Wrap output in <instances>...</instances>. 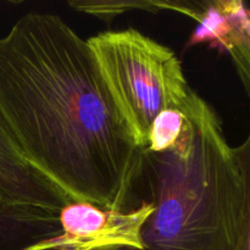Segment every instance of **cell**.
I'll return each mask as SVG.
<instances>
[{"label":"cell","mask_w":250,"mask_h":250,"mask_svg":"<svg viewBox=\"0 0 250 250\" xmlns=\"http://www.w3.org/2000/svg\"><path fill=\"white\" fill-rule=\"evenodd\" d=\"M0 194L4 195V197H6V198H9V199L14 200L11 197H10V194H9V193H7V190H6V188L4 187V185H2L1 182H0ZM14 202H15V200H14ZM16 203H17V202H16Z\"/></svg>","instance_id":"obj_10"},{"label":"cell","mask_w":250,"mask_h":250,"mask_svg":"<svg viewBox=\"0 0 250 250\" xmlns=\"http://www.w3.org/2000/svg\"><path fill=\"white\" fill-rule=\"evenodd\" d=\"M70 5L80 11L95 15L100 19H114L128 10L156 9V1H71Z\"/></svg>","instance_id":"obj_9"},{"label":"cell","mask_w":250,"mask_h":250,"mask_svg":"<svg viewBox=\"0 0 250 250\" xmlns=\"http://www.w3.org/2000/svg\"><path fill=\"white\" fill-rule=\"evenodd\" d=\"M0 182L17 203L61 211L75 200L34 167L0 124Z\"/></svg>","instance_id":"obj_6"},{"label":"cell","mask_w":250,"mask_h":250,"mask_svg":"<svg viewBox=\"0 0 250 250\" xmlns=\"http://www.w3.org/2000/svg\"><path fill=\"white\" fill-rule=\"evenodd\" d=\"M0 124L75 202L121 209L141 149L87 41L58 15L28 12L0 36Z\"/></svg>","instance_id":"obj_1"},{"label":"cell","mask_w":250,"mask_h":250,"mask_svg":"<svg viewBox=\"0 0 250 250\" xmlns=\"http://www.w3.org/2000/svg\"><path fill=\"white\" fill-rule=\"evenodd\" d=\"M109 210L73 202L60 212V222L75 250H98L106 232Z\"/></svg>","instance_id":"obj_7"},{"label":"cell","mask_w":250,"mask_h":250,"mask_svg":"<svg viewBox=\"0 0 250 250\" xmlns=\"http://www.w3.org/2000/svg\"><path fill=\"white\" fill-rule=\"evenodd\" d=\"M60 212L0 194V250H75L61 226Z\"/></svg>","instance_id":"obj_5"},{"label":"cell","mask_w":250,"mask_h":250,"mask_svg":"<svg viewBox=\"0 0 250 250\" xmlns=\"http://www.w3.org/2000/svg\"><path fill=\"white\" fill-rule=\"evenodd\" d=\"M173 149H141L121 210L134 226L116 250H249L250 138L232 146L200 100Z\"/></svg>","instance_id":"obj_2"},{"label":"cell","mask_w":250,"mask_h":250,"mask_svg":"<svg viewBox=\"0 0 250 250\" xmlns=\"http://www.w3.org/2000/svg\"><path fill=\"white\" fill-rule=\"evenodd\" d=\"M190 124L178 110L166 109L161 111L149 128L146 146L151 151H165L173 149L188 136Z\"/></svg>","instance_id":"obj_8"},{"label":"cell","mask_w":250,"mask_h":250,"mask_svg":"<svg viewBox=\"0 0 250 250\" xmlns=\"http://www.w3.org/2000/svg\"><path fill=\"white\" fill-rule=\"evenodd\" d=\"M87 43L139 149L146 148L149 128L161 111L178 110L187 117L202 100L188 84L177 55L137 29L102 32Z\"/></svg>","instance_id":"obj_3"},{"label":"cell","mask_w":250,"mask_h":250,"mask_svg":"<svg viewBox=\"0 0 250 250\" xmlns=\"http://www.w3.org/2000/svg\"><path fill=\"white\" fill-rule=\"evenodd\" d=\"M188 46L209 43L229 53L247 94L250 88V17L242 0L204 1Z\"/></svg>","instance_id":"obj_4"}]
</instances>
